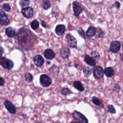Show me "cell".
<instances>
[{
	"label": "cell",
	"instance_id": "obj_1",
	"mask_svg": "<svg viewBox=\"0 0 123 123\" xmlns=\"http://www.w3.org/2000/svg\"><path fill=\"white\" fill-rule=\"evenodd\" d=\"M74 118L78 121L79 123H88L87 118L80 112L74 111L73 113Z\"/></svg>",
	"mask_w": 123,
	"mask_h": 123
},
{
	"label": "cell",
	"instance_id": "obj_2",
	"mask_svg": "<svg viewBox=\"0 0 123 123\" xmlns=\"http://www.w3.org/2000/svg\"><path fill=\"white\" fill-rule=\"evenodd\" d=\"M0 65L5 69L10 70L13 67V63L12 61L5 57H1L0 59Z\"/></svg>",
	"mask_w": 123,
	"mask_h": 123
},
{
	"label": "cell",
	"instance_id": "obj_3",
	"mask_svg": "<svg viewBox=\"0 0 123 123\" xmlns=\"http://www.w3.org/2000/svg\"><path fill=\"white\" fill-rule=\"evenodd\" d=\"M40 83L43 87H48L52 83V80L50 77L46 74H42L40 77Z\"/></svg>",
	"mask_w": 123,
	"mask_h": 123
},
{
	"label": "cell",
	"instance_id": "obj_4",
	"mask_svg": "<svg viewBox=\"0 0 123 123\" xmlns=\"http://www.w3.org/2000/svg\"><path fill=\"white\" fill-rule=\"evenodd\" d=\"M104 73L102 67L100 66H97L94 69L93 75L95 78L100 79L103 76Z\"/></svg>",
	"mask_w": 123,
	"mask_h": 123
},
{
	"label": "cell",
	"instance_id": "obj_5",
	"mask_svg": "<svg viewBox=\"0 0 123 123\" xmlns=\"http://www.w3.org/2000/svg\"><path fill=\"white\" fill-rule=\"evenodd\" d=\"M23 15L27 18H30L33 16V10L31 7L23 8L21 11Z\"/></svg>",
	"mask_w": 123,
	"mask_h": 123
},
{
	"label": "cell",
	"instance_id": "obj_6",
	"mask_svg": "<svg viewBox=\"0 0 123 123\" xmlns=\"http://www.w3.org/2000/svg\"><path fill=\"white\" fill-rule=\"evenodd\" d=\"M73 8L74 14L76 16H78L82 11V8L80 4L77 1H74L73 3Z\"/></svg>",
	"mask_w": 123,
	"mask_h": 123
},
{
	"label": "cell",
	"instance_id": "obj_7",
	"mask_svg": "<svg viewBox=\"0 0 123 123\" xmlns=\"http://www.w3.org/2000/svg\"><path fill=\"white\" fill-rule=\"evenodd\" d=\"M66 38L69 46L72 48H75L77 46V41L76 39L70 34L66 35Z\"/></svg>",
	"mask_w": 123,
	"mask_h": 123
},
{
	"label": "cell",
	"instance_id": "obj_8",
	"mask_svg": "<svg viewBox=\"0 0 123 123\" xmlns=\"http://www.w3.org/2000/svg\"><path fill=\"white\" fill-rule=\"evenodd\" d=\"M121 43L118 41H112L110 45V50L112 53H117L120 49Z\"/></svg>",
	"mask_w": 123,
	"mask_h": 123
},
{
	"label": "cell",
	"instance_id": "obj_9",
	"mask_svg": "<svg viewBox=\"0 0 123 123\" xmlns=\"http://www.w3.org/2000/svg\"><path fill=\"white\" fill-rule=\"evenodd\" d=\"M0 24L1 25H6L9 24V20L7 14L2 10H0Z\"/></svg>",
	"mask_w": 123,
	"mask_h": 123
},
{
	"label": "cell",
	"instance_id": "obj_10",
	"mask_svg": "<svg viewBox=\"0 0 123 123\" xmlns=\"http://www.w3.org/2000/svg\"><path fill=\"white\" fill-rule=\"evenodd\" d=\"M5 106L6 108V109L8 111L12 113V114H14L16 113V109L14 106L12 104V103L9 100H6L5 101L4 103Z\"/></svg>",
	"mask_w": 123,
	"mask_h": 123
},
{
	"label": "cell",
	"instance_id": "obj_11",
	"mask_svg": "<svg viewBox=\"0 0 123 123\" xmlns=\"http://www.w3.org/2000/svg\"><path fill=\"white\" fill-rule=\"evenodd\" d=\"M34 62L36 66L40 67L43 64L44 60L41 55H37L34 58Z\"/></svg>",
	"mask_w": 123,
	"mask_h": 123
},
{
	"label": "cell",
	"instance_id": "obj_12",
	"mask_svg": "<svg viewBox=\"0 0 123 123\" xmlns=\"http://www.w3.org/2000/svg\"><path fill=\"white\" fill-rule=\"evenodd\" d=\"M65 31V26L63 25H58L55 28V32L59 36L62 35Z\"/></svg>",
	"mask_w": 123,
	"mask_h": 123
},
{
	"label": "cell",
	"instance_id": "obj_13",
	"mask_svg": "<svg viewBox=\"0 0 123 123\" xmlns=\"http://www.w3.org/2000/svg\"><path fill=\"white\" fill-rule=\"evenodd\" d=\"M60 54H61V56L62 58H63L64 59L68 58L70 55V50L67 48H62L61 50Z\"/></svg>",
	"mask_w": 123,
	"mask_h": 123
},
{
	"label": "cell",
	"instance_id": "obj_14",
	"mask_svg": "<svg viewBox=\"0 0 123 123\" xmlns=\"http://www.w3.org/2000/svg\"><path fill=\"white\" fill-rule=\"evenodd\" d=\"M44 55L47 59L51 60L55 57V53L51 49H47L44 52Z\"/></svg>",
	"mask_w": 123,
	"mask_h": 123
},
{
	"label": "cell",
	"instance_id": "obj_15",
	"mask_svg": "<svg viewBox=\"0 0 123 123\" xmlns=\"http://www.w3.org/2000/svg\"><path fill=\"white\" fill-rule=\"evenodd\" d=\"M104 72L106 76L108 77H111L114 74V71L113 68L111 67L106 68L104 71Z\"/></svg>",
	"mask_w": 123,
	"mask_h": 123
},
{
	"label": "cell",
	"instance_id": "obj_16",
	"mask_svg": "<svg viewBox=\"0 0 123 123\" xmlns=\"http://www.w3.org/2000/svg\"><path fill=\"white\" fill-rule=\"evenodd\" d=\"M84 61L87 64H88L91 66H95L96 65L95 61L92 58L90 57L88 55H86L85 56Z\"/></svg>",
	"mask_w": 123,
	"mask_h": 123
},
{
	"label": "cell",
	"instance_id": "obj_17",
	"mask_svg": "<svg viewBox=\"0 0 123 123\" xmlns=\"http://www.w3.org/2000/svg\"><path fill=\"white\" fill-rule=\"evenodd\" d=\"M96 32V28L94 26H90L87 31H86V35L88 37H93Z\"/></svg>",
	"mask_w": 123,
	"mask_h": 123
},
{
	"label": "cell",
	"instance_id": "obj_18",
	"mask_svg": "<svg viewBox=\"0 0 123 123\" xmlns=\"http://www.w3.org/2000/svg\"><path fill=\"white\" fill-rule=\"evenodd\" d=\"M74 87L80 91H83L84 90V88L82 86L81 83L79 81H75L74 82Z\"/></svg>",
	"mask_w": 123,
	"mask_h": 123
},
{
	"label": "cell",
	"instance_id": "obj_19",
	"mask_svg": "<svg viewBox=\"0 0 123 123\" xmlns=\"http://www.w3.org/2000/svg\"><path fill=\"white\" fill-rule=\"evenodd\" d=\"M6 34L8 37H12L15 35V30L12 27H9L6 30Z\"/></svg>",
	"mask_w": 123,
	"mask_h": 123
},
{
	"label": "cell",
	"instance_id": "obj_20",
	"mask_svg": "<svg viewBox=\"0 0 123 123\" xmlns=\"http://www.w3.org/2000/svg\"><path fill=\"white\" fill-rule=\"evenodd\" d=\"M92 73L91 69L88 67H86L83 68V73L86 77L89 76Z\"/></svg>",
	"mask_w": 123,
	"mask_h": 123
},
{
	"label": "cell",
	"instance_id": "obj_21",
	"mask_svg": "<svg viewBox=\"0 0 123 123\" xmlns=\"http://www.w3.org/2000/svg\"><path fill=\"white\" fill-rule=\"evenodd\" d=\"M92 101L94 104L97 106H100L102 104V101L101 100V99L95 97H93L92 98Z\"/></svg>",
	"mask_w": 123,
	"mask_h": 123
},
{
	"label": "cell",
	"instance_id": "obj_22",
	"mask_svg": "<svg viewBox=\"0 0 123 123\" xmlns=\"http://www.w3.org/2000/svg\"><path fill=\"white\" fill-rule=\"evenodd\" d=\"M31 27L33 30L37 29L39 27V23L37 20H33L31 23Z\"/></svg>",
	"mask_w": 123,
	"mask_h": 123
},
{
	"label": "cell",
	"instance_id": "obj_23",
	"mask_svg": "<svg viewBox=\"0 0 123 123\" xmlns=\"http://www.w3.org/2000/svg\"><path fill=\"white\" fill-rule=\"evenodd\" d=\"M33 79V76H32V75L31 74H30L29 73H27L25 74V81L26 82H27L28 83H30V82L32 81Z\"/></svg>",
	"mask_w": 123,
	"mask_h": 123
},
{
	"label": "cell",
	"instance_id": "obj_24",
	"mask_svg": "<svg viewBox=\"0 0 123 123\" xmlns=\"http://www.w3.org/2000/svg\"><path fill=\"white\" fill-rule=\"evenodd\" d=\"M71 93H72V91L67 87L62 88V91H61V94L64 96L68 95Z\"/></svg>",
	"mask_w": 123,
	"mask_h": 123
},
{
	"label": "cell",
	"instance_id": "obj_25",
	"mask_svg": "<svg viewBox=\"0 0 123 123\" xmlns=\"http://www.w3.org/2000/svg\"><path fill=\"white\" fill-rule=\"evenodd\" d=\"M20 5L22 7H27L30 4L29 0H20Z\"/></svg>",
	"mask_w": 123,
	"mask_h": 123
},
{
	"label": "cell",
	"instance_id": "obj_26",
	"mask_svg": "<svg viewBox=\"0 0 123 123\" xmlns=\"http://www.w3.org/2000/svg\"><path fill=\"white\" fill-rule=\"evenodd\" d=\"M108 111L112 114H114L116 113V110L114 106L112 105H109L108 106Z\"/></svg>",
	"mask_w": 123,
	"mask_h": 123
},
{
	"label": "cell",
	"instance_id": "obj_27",
	"mask_svg": "<svg viewBox=\"0 0 123 123\" xmlns=\"http://www.w3.org/2000/svg\"><path fill=\"white\" fill-rule=\"evenodd\" d=\"M43 8L44 9L47 10L50 7V3L49 0H45L43 2Z\"/></svg>",
	"mask_w": 123,
	"mask_h": 123
},
{
	"label": "cell",
	"instance_id": "obj_28",
	"mask_svg": "<svg viewBox=\"0 0 123 123\" xmlns=\"http://www.w3.org/2000/svg\"><path fill=\"white\" fill-rule=\"evenodd\" d=\"M91 56L92 58L94 60H98L99 58V54L97 51H93L91 53Z\"/></svg>",
	"mask_w": 123,
	"mask_h": 123
},
{
	"label": "cell",
	"instance_id": "obj_29",
	"mask_svg": "<svg viewBox=\"0 0 123 123\" xmlns=\"http://www.w3.org/2000/svg\"><path fill=\"white\" fill-rule=\"evenodd\" d=\"M2 8L6 12H8L11 10V7L10 5L7 3H4L2 6Z\"/></svg>",
	"mask_w": 123,
	"mask_h": 123
},
{
	"label": "cell",
	"instance_id": "obj_30",
	"mask_svg": "<svg viewBox=\"0 0 123 123\" xmlns=\"http://www.w3.org/2000/svg\"><path fill=\"white\" fill-rule=\"evenodd\" d=\"M113 90L114 91L118 92L121 90V87L119 84H115L113 86Z\"/></svg>",
	"mask_w": 123,
	"mask_h": 123
},
{
	"label": "cell",
	"instance_id": "obj_31",
	"mask_svg": "<svg viewBox=\"0 0 123 123\" xmlns=\"http://www.w3.org/2000/svg\"><path fill=\"white\" fill-rule=\"evenodd\" d=\"M5 83V80L3 78H2V77H0V85L1 86H2L4 85Z\"/></svg>",
	"mask_w": 123,
	"mask_h": 123
},
{
	"label": "cell",
	"instance_id": "obj_32",
	"mask_svg": "<svg viewBox=\"0 0 123 123\" xmlns=\"http://www.w3.org/2000/svg\"><path fill=\"white\" fill-rule=\"evenodd\" d=\"M115 6H116V7L117 9H119L120 8V3L118 1H116V2H115Z\"/></svg>",
	"mask_w": 123,
	"mask_h": 123
},
{
	"label": "cell",
	"instance_id": "obj_33",
	"mask_svg": "<svg viewBox=\"0 0 123 123\" xmlns=\"http://www.w3.org/2000/svg\"><path fill=\"white\" fill-rule=\"evenodd\" d=\"M104 32L101 33H100V34H99V37H103V36H104Z\"/></svg>",
	"mask_w": 123,
	"mask_h": 123
},
{
	"label": "cell",
	"instance_id": "obj_34",
	"mask_svg": "<svg viewBox=\"0 0 123 123\" xmlns=\"http://www.w3.org/2000/svg\"><path fill=\"white\" fill-rule=\"evenodd\" d=\"M41 24H42V25H43L44 27H46V24H45L44 21H42V23H41Z\"/></svg>",
	"mask_w": 123,
	"mask_h": 123
},
{
	"label": "cell",
	"instance_id": "obj_35",
	"mask_svg": "<svg viewBox=\"0 0 123 123\" xmlns=\"http://www.w3.org/2000/svg\"><path fill=\"white\" fill-rule=\"evenodd\" d=\"M122 48H123V44H122ZM121 55L122 59L123 60V53Z\"/></svg>",
	"mask_w": 123,
	"mask_h": 123
},
{
	"label": "cell",
	"instance_id": "obj_36",
	"mask_svg": "<svg viewBox=\"0 0 123 123\" xmlns=\"http://www.w3.org/2000/svg\"><path fill=\"white\" fill-rule=\"evenodd\" d=\"M0 49H1V55H2V53H3V50L2 49V48H1Z\"/></svg>",
	"mask_w": 123,
	"mask_h": 123
},
{
	"label": "cell",
	"instance_id": "obj_37",
	"mask_svg": "<svg viewBox=\"0 0 123 123\" xmlns=\"http://www.w3.org/2000/svg\"><path fill=\"white\" fill-rule=\"evenodd\" d=\"M72 123H77V122H73Z\"/></svg>",
	"mask_w": 123,
	"mask_h": 123
}]
</instances>
